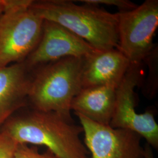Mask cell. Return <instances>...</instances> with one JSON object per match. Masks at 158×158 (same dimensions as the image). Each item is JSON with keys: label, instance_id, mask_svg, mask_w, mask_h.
<instances>
[{"label": "cell", "instance_id": "16", "mask_svg": "<svg viewBox=\"0 0 158 158\" xmlns=\"http://www.w3.org/2000/svg\"><path fill=\"white\" fill-rule=\"evenodd\" d=\"M4 12L28 10L32 4V0H1Z\"/></svg>", "mask_w": 158, "mask_h": 158}, {"label": "cell", "instance_id": "12", "mask_svg": "<svg viewBox=\"0 0 158 158\" xmlns=\"http://www.w3.org/2000/svg\"><path fill=\"white\" fill-rule=\"evenodd\" d=\"M149 64V77L145 87V92L147 96L152 97L155 96L158 86V81L156 80V75L158 74V48L157 46H155L151 52L144 59Z\"/></svg>", "mask_w": 158, "mask_h": 158}, {"label": "cell", "instance_id": "2", "mask_svg": "<svg viewBox=\"0 0 158 158\" xmlns=\"http://www.w3.org/2000/svg\"><path fill=\"white\" fill-rule=\"evenodd\" d=\"M44 21L56 23L85 40L97 51L118 49L116 13L73 1H34L29 8Z\"/></svg>", "mask_w": 158, "mask_h": 158}, {"label": "cell", "instance_id": "3", "mask_svg": "<svg viewBox=\"0 0 158 158\" xmlns=\"http://www.w3.org/2000/svg\"><path fill=\"white\" fill-rule=\"evenodd\" d=\"M85 57H68L37 69L32 77L28 99L34 109L55 112L69 122L71 103L83 89Z\"/></svg>", "mask_w": 158, "mask_h": 158}, {"label": "cell", "instance_id": "4", "mask_svg": "<svg viewBox=\"0 0 158 158\" xmlns=\"http://www.w3.org/2000/svg\"><path fill=\"white\" fill-rule=\"evenodd\" d=\"M116 15L118 49L131 64H142L156 46L153 38L158 27V0H146L132 10Z\"/></svg>", "mask_w": 158, "mask_h": 158}, {"label": "cell", "instance_id": "1", "mask_svg": "<svg viewBox=\"0 0 158 158\" xmlns=\"http://www.w3.org/2000/svg\"><path fill=\"white\" fill-rule=\"evenodd\" d=\"M19 144L47 147L59 158H85L89 151L80 139L81 125L69 122L55 112L33 111L9 118L2 130Z\"/></svg>", "mask_w": 158, "mask_h": 158}, {"label": "cell", "instance_id": "18", "mask_svg": "<svg viewBox=\"0 0 158 158\" xmlns=\"http://www.w3.org/2000/svg\"><path fill=\"white\" fill-rule=\"evenodd\" d=\"M3 13H4V6H3L2 1L0 0V18H1V16L2 15Z\"/></svg>", "mask_w": 158, "mask_h": 158}, {"label": "cell", "instance_id": "17", "mask_svg": "<svg viewBox=\"0 0 158 158\" xmlns=\"http://www.w3.org/2000/svg\"><path fill=\"white\" fill-rule=\"evenodd\" d=\"M143 148V158H154L153 154L152 148L146 143Z\"/></svg>", "mask_w": 158, "mask_h": 158}, {"label": "cell", "instance_id": "11", "mask_svg": "<svg viewBox=\"0 0 158 158\" xmlns=\"http://www.w3.org/2000/svg\"><path fill=\"white\" fill-rule=\"evenodd\" d=\"M117 88L100 85L82 89L73 99L71 110L97 123L109 125L115 108Z\"/></svg>", "mask_w": 158, "mask_h": 158}, {"label": "cell", "instance_id": "7", "mask_svg": "<svg viewBox=\"0 0 158 158\" xmlns=\"http://www.w3.org/2000/svg\"><path fill=\"white\" fill-rule=\"evenodd\" d=\"M78 117L85 134V146L92 158H143L142 137L135 132L95 123L83 115Z\"/></svg>", "mask_w": 158, "mask_h": 158}, {"label": "cell", "instance_id": "14", "mask_svg": "<svg viewBox=\"0 0 158 158\" xmlns=\"http://www.w3.org/2000/svg\"><path fill=\"white\" fill-rule=\"evenodd\" d=\"M76 2H80L85 4L98 6L99 5L117 6L119 11H130L137 6L135 3L128 0H79Z\"/></svg>", "mask_w": 158, "mask_h": 158}, {"label": "cell", "instance_id": "5", "mask_svg": "<svg viewBox=\"0 0 158 158\" xmlns=\"http://www.w3.org/2000/svg\"><path fill=\"white\" fill-rule=\"evenodd\" d=\"M44 20L30 8L0 18V67L23 62L40 42Z\"/></svg>", "mask_w": 158, "mask_h": 158}, {"label": "cell", "instance_id": "19", "mask_svg": "<svg viewBox=\"0 0 158 158\" xmlns=\"http://www.w3.org/2000/svg\"><path fill=\"white\" fill-rule=\"evenodd\" d=\"M85 158H91H91H89V157H85Z\"/></svg>", "mask_w": 158, "mask_h": 158}, {"label": "cell", "instance_id": "6", "mask_svg": "<svg viewBox=\"0 0 158 158\" xmlns=\"http://www.w3.org/2000/svg\"><path fill=\"white\" fill-rule=\"evenodd\" d=\"M142 64H131L116 89L115 108L110 126L132 131L158 149V125L151 110L139 114L135 110V88L141 82Z\"/></svg>", "mask_w": 158, "mask_h": 158}, {"label": "cell", "instance_id": "13", "mask_svg": "<svg viewBox=\"0 0 158 158\" xmlns=\"http://www.w3.org/2000/svg\"><path fill=\"white\" fill-rule=\"evenodd\" d=\"M18 143L3 130L0 131V158H14Z\"/></svg>", "mask_w": 158, "mask_h": 158}, {"label": "cell", "instance_id": "8", "mask_svg": "<svg viewBox=\"0 0 158 158\" xmlns=\"http://www.w3.org/2000/svg\"><path fill=\"white\" fill-rule=\"evenodd\" d=\"M97 51L59 24L44 21L40 42L23 62L29 70L68 57H87Z\"/></svg>", "mask_w": 158, "mask_h": 158}, {"label": "cell", "instance_id": "15", "mask_svg": "<svg viewBox=\"0 0 158 158\" xmlns=\"http://www.w3.org/2000/svg\"><path fill=\"white\" fill-rule=\"evenodd\" d=\"M14 158H59L48 150L45 153L39 152L35 148L29 147L27 144H18Z\"/></svg>", "mask_w": 158, "mask_h": 158}, {"label": "cell", "instance_id": "9", "mask_svg": "<svg viewBox=\"0 0 158 158\" xmlns=\"http://www.w3.org/2000/svg\"><path fill=\"white\" fill-rule=\"evenodd\" d=\"M130 64L128 59L118 49L97 51L85 58L81 77L83 89L100 85L117 87Z\"/></svg>", "mask_w": 158, "mask_h": 158}, {"label": "cell", "instance_id": "10", "mask_svg": "<svg viewBox=\"0 0 158 158\" xmlns=\"http://www.w3.org/2000/svg\"><path fill=\"white\" fill-rule=\"evenodd\" d=\"M24 62L0 67V126L28 99L32 77Z\"/></svg>", "mask_w": 158, "mask_h": 158}]
</instances>
